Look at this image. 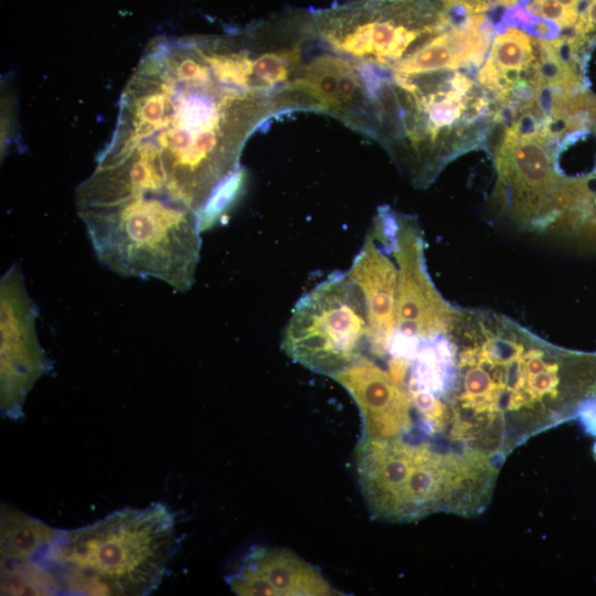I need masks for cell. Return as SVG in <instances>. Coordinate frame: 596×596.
<instances>
[{
    "mask_svg": "<svg viewBox=\"0 0 596 596\" xmlns=\"http://www.w3.org/2000/svg\"><path fill=\"white\" fill-rule=\"evenodd\" d=\"M53 529L14 508L1 509V572L8 575L25 570L50 543Z\"/></svg>",
    "mask_w": 596,
    "mask_h": 596,
    "instance_id": "obj_14",
    "label": "cell"
},
{
    "mask_svg": "<svg viewBox=\"0 0 596 596\" xmlns=\"http://www.w3.org/2000/svg\"><path fill=\"white\" fill-rule=\"evenodd\" d=\"M524 3L530 15L551 22L560 30L574 29L579 17L577 9L565 7L556 0H530Z\"/></svg>",
    "mask_w": 596,
    "mask_h": 596,
    "instance_id": "obj_15",
    "label": "cell"
},
{
    "mask_svg": "<svg viewBox=\"0 0 596 596\" xmlns=\"http://www.w3.org/2000/svg\"><path fill=\"white\" fill-rule=\"evenodd\" d=\"M332 379L355 401L361 418L362 437H406L412 428L409 401L385 368L363 355Z\"/></svg>",
    "mask_w": 596,
    "mask_h": 596,
    "instance_id": "obj_13",
    "label": "cell"
},
{
    "mask_svg": "<svg viewBox=\"0 0 596 596\" xmlns=\"http://www.w3.org/2000/svg\"><path fill=\"white\" fill-rule=\"evenodd\" d=\"M526 0H443L447 12L453 18L485 14L496 9L507 11L523 4Z\"/></svg>",
    "mask_w": 596,
    "mask_h": 596,
    "instance_id": "obj_16",
    "label": "cell"
},
{
    "mask_svg": "<svg viewBox=\"0 0 596 596\" xmlns=\"http://www.w3.org/2000/svg\"><path fill=\"white\" fill-rule=\"evenodd\" d=\"M256 56L248 28L152 40L123 91L97 164L211 226L243 185L244 145L277 115Z\"/></svg>",
    "mask_w": 596,
    "mask_h": 596,
    "instance_id": "obj_1",
    "label": "cell"
},
{
    "mask_svg": "<svg viewBox=\"0 0 596 596\" xmlns=\"http://www.w3.org/2000/svg\"><path fill=\"white\" fill-rule=\"evenodd\" d=\"M392 228L400 277L395 328L387 349L403 351L445 333L459 306L443 297L427 270L424 235L417 219L393 210Z\"/></svg>",
    "mask_w": 596,
    "mask_h": 596,
    "instance_id": "obj_8",
    "label": "cell"
},
{
    "mask_svg": "<svg viewBox=\"0 0 596 596\" xmlns=\"http://www.w3.org/2000/svg\"><path fill=\"white\" fill-rule=\"evenodd\" d=\"M364 296L348 273L337 272L296 302L281 349L302 366L332 377L369 351Z\"/></svg>",
    "mask_w": 596,
    "mask_h": 596,
    "instance_id": "obj_7",
    "label": "cell"
},
{
    "mask_svg": "<svg viewBox=\"0 0 596 596\" xmlns=\"http://www.w3.org/2000/svg\"><path fill=\"white\" fill-rule=\"evenodd\" d=\"M38 308L12 265L0 281V405L4 418L23 416L25 398L51 369L36 333Z\"/></svg>",
    "mask_w": 596,
    "mask_h": 596,
    "instance_id": "obj_9",
    "label": "cell"
},
{
    "mask_svg": "<svg viewBox=\"0 0 596 596\" xmlns=\"http://www.w3.org/2000/svg\"><path fill=\"white\" fill-rule=\"evenodd\" d=\"M226 581L242 596L340 595L316 566L284 547L253 546Z\"/></svg>",
    "mask_w": 596,
    "mask_h": 596,
    "instance_id": "obj_12",
    "label": "cell"
},
{
    "mask_svg": "<svg viewBox=\"0 0 596 596\" xmlns=\"http://www.w3.org/2000/svg\"><path fill=\"white\" fill-rule=\"evenodd\" d=\"M318 41L359 64L386 67L451 23L443 0H354L310 12Z\"/></svg>",
    "mask_w": 596,
    "mask_h": 596,
    "instance_id": "obj_6",
    "label": "cell"
},
{
    "mask_svg": "<svg viewBox=\"0 0 596 596\" xmlns=\"http://www.w3.org/2000/svg\"><path fill=\"white\" fill-rule=\"evenodd\" d=\"M355 461L371 514L386 522H411L436 512L476 515L490 502L500 471L398 437H361Z\"/></svg>",
    "mask_w": 596,
    "mask_h": 596,
    "instance_id": "obj_4",
    "label": "cell"
},
{
    "mask_svg": "<svg viewBox=\"0 0 596 596\" xmlns=\"http://www.w3.org/2000/svg\"><path fill=\"white\" fill-rule=\"evenodd\" d=\"M99 262L124 277L156 278L183 292L195 280L200 215L141 193L75 198Z\"/></svg>",
    "mask_w": 596,
    "mask_h": 596,
    "instance_id": "obj_5",
    "label": "cell"
},
{
    "mask_svg": "<svg viewBox=\"0 0 596 596\" xmlns=\"http://www.w3.org/2000/svg\"><path fill=\"white\" fill-rule=\"evenodd\" d=\"M318 43L317 52L311 54L310 49L297 76L277 94L278 114L299 109L321 111L369 136L371 104L359 67Z\"/></svg>",
    "mask_w": 596,
    "mask_h": 596,
    "instance_id": "obj_10",
    "label": "cell"
},
{
    "mask_svg": "<svg viewBox=\"0 0 596 596\" xmlns=\"http://www.w3.org/2000/svg\"><path fill=\"white\" fill-rule=\"evenodd\" d=\"M438 415L454 450L503 465L596 395V353L567 350L500 312L458 307Z\"/></svg>",
    "mask_w": 596,
    "mask_h": 596,
    "instance_id": "obj_2",
    "label": "cell"
},
{
    "mask_svg": "<svg viewBox=\"0 0 596 596\" xmlns=\"http://www.w3.org/2000/svg\"><path fill=\"white\" fill-rule=\"evenodd\" d=\"M392 212L389 206L377 209L363 246L347 272L364 296L370 326L368 355L377 361L384 358L395 328L400 270Z\"/></svg>",
    "mask_w": 596,
    "mask_h": 596,
    "instance_id": "obj_11",
    "label": "cell"
},
{
    "mask_svg": "<svg viewBox=\"0 0 596 596\" xmlns=\"http://www.w3.org/2000/svg\"><path fill=\"white\" fill-rule=\"evenodd\" d=\"M177 541L163 503L125 508L73 530H57L30 568L50 594L149 595L162 582Z\"/></svg>",
    "mask_w": 596,
    "mask_h": 596,
    "instance_id": "obj_3",
    "label": "cell"
}]
</instances>
